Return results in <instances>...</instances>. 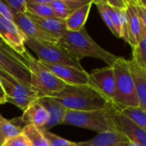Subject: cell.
Returning a JSON list of instances; mask_svg holds the SVG:
<instances>
[{"label":"cell","instance_id":"obj_1","mask_svg":"<svg viewBox=\"0 0 146 146\" xmlns=\"http://www.w3.org/2000/svg\"><path fill=\"white\" fill-rule=\"evenodd\" d=\"M50 98L69 110L90 111L109 110L113 107L110 101L89 84L66 85L61 92L53 94Z\"/></svg>","mask_w":146,"mask_h":146},{"label":"cell","instance_id":"obj_2","mask_svg":"<svg viewBox=\"0 0 146 146\" xmlns=\"http://www.w3.org/2000/svg\"><path fill=\"white\" fill-rule=\"evenodd\" d=\"M57 44L80 62L85 57H93L105 62L108 66H112L118 57L98 45L85 27L77 32L67 30Z\"/></svg>","mask_w":146,"mask_h":146},{"label":"cell","instance_id":"obj_3","mask_svg":"<svg viewBox=\"0 0 146 146\" xmlns=\"http://www.w3.org/2000/svg\"><path fill=\"white\" fill-rule=\"evenodd\" d=\"M23 59L30 73V86L37 93L38 98L50 97L61 92L66 84L56 77L39 60L27 51Z\"/></svg>","mask_w":146,"mask_h":146},{"label":"cell","instance_id":"obj_4","mask_svg":"<svg viewBox=\"0 0 146 146\" xmlns=\"http://www.w3.org/2000/svg\"><path fill=\"white\" fill-rule=\"evenodd\" d=\"M111 67L114 69L115 82V96L113 107L115 110L125 107H139L127 60L118 56Z\"/></svg>","mask_w":146,"mask_h":146},{"label":"cell","instance_id":"obj_5","mask_svg":"<svg viewBox=\"0 0 146 146\" xmlns=\"http://www.w3.org/2000/svg\"><path fill=\"white\" fill-rule=\"evenodd\" d=\"M113 107L109 110L75 111L67 110L62 124L82 127L98 133L117 131L112 117Z\"/></svg>","mask_w":146,"mask_h":146},{"label":"cell","instance_id":"obj_6","mask_svg":"<svg viewBox=\"0 0 146 146\" xmlns=\"http://www.w3.org/2000/svg\"><path fill=\"white\" fill-rule=\"evenodd\" d=\"M25 44L38 56V60L40 62L50 64L71 66L80 69L83 68L80 62L73 57L57 43L39 41L27 38Z\"/></svg>","mask_w":146,"mask_h":146},{"label":"cell","instance_id":"obj_7","mask_svg":"<svg viewBox=\"0 0 146 146\" xmlns=\"http://www.w3.org/2000/svg\"><path fill=\"white\" fill-rule=\"evenodd\" d=\"M0 82L6 97V103H9L24 111L38 97L31 88L17 80L9 74L0 70Z\"/></svg>","mask_w":146,"mask_h":146},{"label":"cell","instance_id":"obj_8","mask_svg":"<svg viewBox=\"0 0 146 146\" xmlns=\"http://www.w3.org/2000/svg\"><path fill=\"white\" fill-rule=\"evenodd\" d=\"M0 70H3L22 84L30 86V73L26 61L7 45L0 44Z\"/></svg>","mask_w":146,"mask_h":146},{"label":"cell","instance_id":"obj_9","mask_svg":"<svg viewBox=\"0 0 146 146\" xmlns=\"http://www.w3.org/2000/svg\"><path fill=\"white\" fill-rule=\"evenodd\" d=\"M89 85L105 97L112 104L115 96V73L111 66L97 68L88 74Z\"/></svg>","mask_w":146,"mask_h":146},{"label":"cell","instance_id":"obj_10","mask_svg":"<svg viewBox=\"0 0 146 146\" xmlns=\"http://www.w3.org/2000/svg\"><path fill=\"white\" fill-rule=\"evenodd\" d=\"M0 38L14 51L23 57L26 49L27 36L11 21L0 15Z\"/></svg>","mask_w":146,"mask_h":146},{"label":"cell","instance_id":"obj_11","mask_svg":"<svg viewBox=\"0 0 146 146\" xmlns=\"http://www.w3.org/2000/svg\"><path fill=\"white\" fill-rule=\"evenodd\" d=\"M56 77L63 81L66 85H88V73L85 69H80L75 67L50 64L41 62Z\"/></svg>","mask_w":146,"mask_h":146},{"label":"cell","instance_id":"obj_12","mask_svg":"<svg viewBox=\"0 0 146 146\" xmlns=\"http://www.w3.org/2000/svg\"><path fill=\"white\" fill-rule=\"evenodd\" d=\"M112 117L116 130L121 133L129 141L136 142L140 146H146V131L137 126L128 118L113 107Z\"/></svg>","mask_w":146,"mask_h":146},{"label":"cell","instance_id":"obj_13","mask_svg":"<svg viewBox=\"0 0 146 146\" xmlns=\"http://www.w3.org/2000/svg\"><path fill=\"white\" fill-rule=\"evenodd\" d=\"M126 17L129 36V44L134 47L146 34V28L143 27L137 12L136 0H126Z\"/></svg>","mask_w":146,"mask_h":146},{"label":"cell","instance_id":"obj_14","mask_svg":"<svg viewBox=\"0 0 146 146\" xmlns=\"http://www.w3.org/2000/svg\"><path fill=\"white\" fill-rule=\"evenodd\" d=\"M13 22L27 36V38L51 43H57L58 41L55 37L44 32L39 26L34 23L27 14L15 15Z\"/></svg>","mask_w":146,"mask_h":146},{"label":"cell","instance_id":"obj_15","mask_svg":"<svg viewBox=\"0 0 146 146\" xmlns=\"http://www.w3.org/2000/svg\"><path fill=\"white\" fill-rule=\"evenodd\" d=\"M37 101L46 110L49 115L48 122L40 130L49 131V129H50L51 127L62 124L67 111L66 108H64L60 103L50 97L39 98L37 99Z\"/></svg>","mask_w":146,"mask_h":146},{"label":"cell","instance_id":"obj_16","mask_svg":"<svg viewBox=\"0 0 146 146\" xmlns=\"http://www.w3.org/2000/svg\"><path fill=\"white\" fill-rule=\"evenodd\" d=\"M19 120L23 127L32 125L41 129L48 122L49 115L46 110L36 100L23 111Z\"/></svg>","mask_w":146,"mask_h":146},{"label":"cell","instance_id":"obj_17","mask_svg":"<svg viewBox=\"0 0 146 146\" xmlns=\"http://www.w3.org/2000/svg\"><path fill=\"white\" fill-rule=\"evenodd\" d=\"M129 71L134 84L139 107L146 110V69L133 60H127Z\"/></svg>","mask_w":146,"mask_h":146},{"label":"cell","instance_id":"obj_18","mask_svg":"<svg viewBox=\"0 0 146 146\" xmlns=\"http://www.w3.org/2000/svg\"><path fill=\"white\" fill-rule=\"evenodd\" d=\"M129 140L119 131H108L98 133L93 139L78 142L79 146H127Z\"/></svg>","mask_w":146,"mask_h":146},{"label":"cell","instance_id":"obj_19","mask_svg":"<svg viewBox=\"0 0 146 146\" xmlns=\"http://www.w3.org/2000/svg\"><path fill=\"white\" fill-rule=\"evenodd\" d=\"M29 18L39 26L44 32L48 33L49 34L55 37L57 40L63 35V33L67 31L65 20H62L56 18L55 16L52 17H46V18H40L37 16H33L32 15L27 14Z\"/></svg>","mask_w":146,"mask_h":146},{"label":"cell","instance_id":"obj_20","mask_svg":"<svg viewBox=\"0 0 146 146\" xmlns=\"http://www.w3.org/2000/svg\"><path fill=\"white\" fill-rule=\"evenodd\" d=\"M91 0H52L50 6L51 7L54 16L65 20L76 9L88 3Z\"/></svg>","mask_w":146,"mask_h":146},{"label":"cell","instance_id":"obj_21","mask_svg":"<svg viewBox=\"0 0 146 146\" xmlns=\"http://www.w3.org/2000/svg\"><path fill=\"white\" fill-rule=\"evenodd\" d=\"M93 1H90L86 5L76 9L70 15L65 19L66 28L70 32H77L85 27V24L89 16V13L92 8Z\"/></svg>","mask_w":146,"mask_h":146},{"label":"cell","instance_id":"obj_22","mask_svg":"<svg viewBox=\"0 0 146 146\" xmlns=\"http://www.w3.org/2000/svg\"><path fill=\"white\" fill-rule=\"evenodd\" d=\"M23 127L19 117L7 120L0 112V146L3 145L8 139L22 133Z\"/></svg>","mask_w":146,"mask_h":146},{"label":"cell","instance_id":"obj_23","mask_svg":"<svg viewBox=\"0 0 146 146\" xmlns=\"http://www.w3.org/2000/svg\"><path fill=\"white\" fill-rule=\"evenodd\" d=\"M116 110L146 131V110L140 107H125Z\"/></svg>","mask_w":146,"mask_h":146},{"label":"cell","instance_id":"obj_24","mask_svg":"<svg viewBox=\"0 0 146 146\" xmlns=\"http://www.w3.org/2000/svg\"><path fill=\"white\" fill-rule=\"evenodd\" d=\"M27 14L40 18L54 16L51 7L47 4L40 3L38 0H27Z\"/></svg>","mask_w":146,"mask_h":146},{"label":"cell","instance_id":"obj_25","mask_svg":"<svg viewBox=\"0 0 146 146\" xmlns=\"http://www.w3.org/2000/svg\"><path fill=\"white\" fill-rule=\"evenodd\" d=\"M22 133L27 138L32 146H50L42 131L34 126H25L22 129Z\"/></svg>","mask_w":146,"mask_h":146},{"label":"cell","instance_id":"obj_26","mask_svg":"<svg viewBox=\"0 0 146 146\" xmlns=\"http://www.w3.org/2000/svg\"><path fill=\"white\" fill-rule=\"evenodd\" d=\"M132 60L141 68L146 69V34H144L139 42L133 47Z\"/></svg>","mask_w":146,"mask_h":146},{"label":"cell","instance_id":"obj_27","mask_svg":"<svg viewBox=\"0 0 146 146\" xmlns=\"http://www.w3.org/2000/svg\"><path fill=\"white\" fill-rule=\"evenodd\" d=\"M42 133L45 137L46 140L48 141L50 146H79L78 143L67 140L50 133V131H42Z\"/></svg>","mask_w":146,"mask_h":146},{"label":"cell","instance_id":"obj_28","mask_svg":"<svg viewBox=\"0 0 146 146\" xmlns=\"http://www.w3.org/2000/svg\"><path fill=\"white\" fill-rule=\"evenodd\" d=\"M12 14L21 15L27 14V0H2Z\"/></svg>","mask_w":146,"mask_h":146},{"label":"cell","instance_id":"obj_29","mask_svg":"<svg viewBox=\"0 0 146 146\" xmlns=\"http://www.w3.org/2000/svg\"><path fill=\"white\" fill-rule=\"evenodd\" d=\"M93 3H95V4L97 5L98 9V11H99V13H100V15H101V17L103 18V20H104V21L105 22V24L107 25V27L110 28V30L112 32V33H113L115 36H116L117 38H119L118 33H117V32H116V29H115V26L113 25L112 21H110V19L108 14L106 13V11H105L104 9L103 8V6H102V4H101V2H100V1H93Z\"/></svg>","mask_w":146,"mask_h":146},{"label":"cell","instance_id":"obj_30","mask_svg":"<svg viewBox=\"0 0 146 146\" xmlns=\"http://www.w3.org/2000/svg\"><path fill=\"white\" fill-rule=\"evenodd\" d=\"M2 146H32L31 143L27 139V138L23 134L21 133L15 137H13L8 139Z\"/></svg>","mask_w":146,"mask_h":146},{"label":"cell","instance_id":"obj_31","mask_svg":"<svg viewBox=\"0 0 146 146\" xmlns=\"http://www.w3.org/2000/svg\"><path fill=\"white\" fill-rule=\"evenodd\" d=\"M0 15L3 17H5L6 19L13 21L14 19V15L12 14V12L9 10V9L7 7V5L2 1L0 0Z\"/></svg>","mask_w":146,"mask_h":146},{"label":"cell","instance_id":"obj_32","mask_svg":"<svg viewBox=\"0 0 146 146\" xmlns=\"http://www.w3.org/2000/svg\"><path fill=\"white\" fill-rule=\"evenodd\" d=\"M0 102L2 103V104H6V97H5V93L3 92V89L2 87L1 82H0Z\"/></svg>","mask_w":146,"mask_h":146},{"label":"cell","instance_id":"obj_33","mask_svg":"<svg viewBox=\"0 0 146 146\" xmlns=\"http://www.w3.org/2000/svg\"><path fill=\"white\" fill-rule=\"evenodd\" d=\"M127 146H140L139 144H137L136 142H133V141H129L128 145Z\"/></svg>","mask_w":146,"mask_h":146},{"label":"cell","instance_id":"obj_34","mask_svg":"<svg viewBox=\"0 0 146 146\" xmlns=\"http://www.w3.org/2000/svg\"><path fill=\"white\" fill-rule=\"evenodd\" d=\"M0 44H1V45H7V44L4 43V41H3L1 38H0ZM7 46H8V45H7Z\"/></svg>","mask_w":146,"mask_h":146},{"label":"cell","instance_id":"obj_35","mask_svg":"<svg viewBox=\"0 0 146 146\" xmlns=\"http://www.w3.org/2000/svg\"><path fill=\"white\" fill-rule=\"evenodd\" d=\"M1 104H2V103H1V102H0V105H1Z\"/></svg>","mask_w":146,"mask_h":146}]
</instances>
